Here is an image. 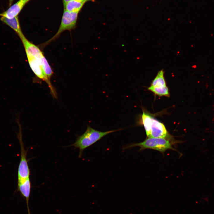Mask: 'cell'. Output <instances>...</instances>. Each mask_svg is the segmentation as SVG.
Instances as JSON below:
<instances>
[{"label":"cell","instance_id":"cell-1","mask_svg":"<svg viewBox=\"0 0 214 214\" xmlns=\"http://www.w3.org/2000/svg\"><path fill=\"white\" fill-rule=\"evenodd\" d=\"M122 129L102 132L95 130L88 125L86 130L82 135L79 136L75 142L69 146H74L79 150V157L81 158L84 150L91 146L103 137L110 134L122 130Z\"/></svg>","mask_w":214,"mask_h":214},{"label":"cell","instance_id":"cell-2","mask_svg":"<svg viewBox=\"0 0 214 214\" xmlns=\"http://www.w3.org/2000/svg\"><path fill=\"white\" fill-rule=\"evenodd\" d=\"M172 144L169 139L163 138H147L142 142L129 144L122 147L123 150L130 149L136 146L140 147L139 151L150 149L158 151L163 154L167 150L175 149L172 146Z\"/></svg>","mask_w":214,"mask_h":214},{"label":"cell","instance_id":"cell-3","mask_svg":"<svg viewBox=\"0 0 214 214\" xmlns=\"http://www.w3.org/2000/svg\"><path fill=\"white\" fill-rule=\"evenodd\" d=\"M79 12H70L64 10L61 24L57 32L46 43L48 44L56 39L63 32L66 30L70 31L74 29Z\"/></svg>","mask_w":214,"mask_h":214},{"label":"cell","instance_id":"cell-4","mask_svg":"<svg viewBox=\"0 0 214 214\" xmlns=\"http://www.w3.org/2000/svg\"><path fill=\"white\" fill-rule=\"evenodd\" d=\"M19 127V132L17 136L20 143L21 148V156L18 172V180L25 179L29 177L30 171L26 159L27 152L24 149L22 140L21 126L19 122H17Z\"/></svg>","mask_w":214,"mask_h":214},{"label":"cell","instance_id":"cell-5","mask_svg":"<svg viewBox=\"0 0 214 214\" xmlns=\"http://www.w3.org/2000/svg\"><path fill=\"white\" fill-rule=\"evenodd\" d=\"M20 37L23 44L27 58H34L40 61L44 55L40 48L29 41L23 34Z\"/></svg>","mask_w":214,"mask_h":214},{"label":"cell","instance_id":"cell-6","mask_svg":"<svg viewBox=\"0 0 214 214\" xmlns=\"http://www.w3.org/2000/svg\"><path fill=\"white\" fill-rule=\"evenodd\" d=\"M170 137L164 125L153 117L150 137L169 139Z\"/></svg>","mask_w":214,"mask_h":214},{"label":"cell","instance_id":"cell-7","mask_svg":"<svg viewBox=\"0 0 214 214\" xmlns=\"http://www.w3.org/2000/svg\"><path fill=\"white\" fill-rule=\"evenodd\" d=\"M31 188V184L29 177L18 180L17 190L26 199L28 214H30L29 204Z\"/></svg>","mask_w":214,"mask_h":214},{"label":"cell","instance_id":"cell-8","mask_svg":"<svg viewBox=\"0 0 214 214\" xmlns=\"http://www.w3.org/2000/svg\"><path fill=\"white\" fill-rule=\"evenodd\" d=\"M28 0H19L12 5L6 11L0 13V16L12 19L17 16Z\"/></svg>","mask_w":214,"mask_h":214},{"label":"cell","instance_id":"cell-9","mask_svg":"<svg viewBox=\"0 0 214 214\" xmlns=\"http://www.w3.org/2000/svg\"><path fill=\"white\" fill-rule=\"evenodd\" d=\"M94 0H73L64 3V10L70 12H79L86 2Z\"/></svg>","mask_w":214,"mask_h":214},{"label":"cell","instance_id":"cell-10","mask_svg":"<svg viewBox=\"0 0 214 214\" xmlns=\"http://www.w3.org/2000/svg\"><path fill=\"white\" fill-rule=\"evenodd\" d=\"M1 20L12 28L20 37L23 34L22 31L18 16L12 19H8L1 17Z\"/></svg>","mask_w":214,"mask_h":214},{"label":"cell","instance_id":"cell-11","mask_svg":"<svg viewBox=\"0 0 214 214\" xmlns=\"http://www.w3.org/2000/svg\"><path fill=\"white\" fill-rule=\"evenodd\" d=\"M141 119L143 124L147 136L150 137L151 126L152 122V116L147 112L143 111Z\"/></svg>","mask_w":214,"mask_h":214},{"label":"cell","instance_id":"cell-12","mask_svg":"<svg viewBox=\"0 0 214 214\" xmlns=\"http://www.w3.org/2000/svg\"><path fill=\"white\" fill-rule=\"evenodd\" d=\"M164 72L163 70L159 71L152 81L150 86L153 87H163L167 86L164 76Z\"/></svg>","mask_w":214,"mask_h":214},{"label":"cell","instance_id":"cell-13","mask_svg":"<svg viewBox=\"0 0 214 214\" xmlns=\"http://www.w3.org/2000/svg\"><path fill=\"white\" fill-rule=\"evenodd\" d=\"M148 89L155 95L160 96H165L169 97L170 96L169 89L167 86L160 88L150 86L148 88Z\"/></svg>","mask_w":214,"mask_h":214},{"label":"cell","instance_id":"cell-14","mask_svg":"<svg viewBox=\"0 0 214 214\" xmlns=\"http://www.w3.org/2000/svg\"><path fill=\"white\" fill-rule=\"evenodd\" d=\"M13 1V0H9L10 6L12 4Z\"/></svg>","mask_w":214,"mask_h":214},{"label":"cell","instance_id":"cell-15","mask_svg":"<svg viewBox=\"0 0 214 214\" xmlns=\"http://www.w3.org/2000/svg\"><path fill=\"white\" fill-rule=\"evenodd\" d=\"M71 0H63V3L64 4Z\"/></svg>","mask_w":214,"mask_h":214},{"label":"cell","instance_id":"cell-16","mask_svg":"<svg viewBox=\"0 0 214 214\" xmlns=\"http://www.w3.org/2000/svg\"><path fill=\"white\" fill-rule=\"evenodd\" d=\"M28 0L29 1V0Z\"/></svg>","mask_w":214,"mask_h":214}]
</instances>
